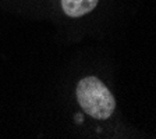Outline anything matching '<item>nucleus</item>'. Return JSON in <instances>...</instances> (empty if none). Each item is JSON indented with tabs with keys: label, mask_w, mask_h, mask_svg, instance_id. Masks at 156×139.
Listing matches in <instances>:
<instances>
[{
	"label": "nucleus",
	"mask_w": 156,
	"mask_h": 139,
	"mask_svg": "<svg viewBox=\"0 0 156 139\" xmlns=\"http://www.w3.org/2000/svg\"><path fill=\"white\" fill-rule=\"evenodd\" d=\"M98 0H62L63 11L68 17H82L96 7Z\"/></svg>",
	"instance_id": "obj_2"
},
{
	"label": "nucleus",
	"mask_w": 156,
	"mask_h": 139,
	"mask_svg": "<svg viewBox=\"0 0 156 139\" xmlns=\"http://www.w3.org/2000/svg\"><path fill=\"white\" fill-rule=\"evenodd\" d=\"M75 121H77V123H82V121H84V118H82V116H77V117H75Z\"/></svg>",
	"instance_id": "obj_3"
},
{
	"label": "nucleus",
	"mask_w": 156,
	"mask_h": 139,
	"mask_svg": "<svg viewBox=\"0 0 156 139\" xmlns=\"http://www.w3.org/2000/svg\"><path fill=\"white\" fill-rule=\"evenodd\" d=\"M77 99L85 113L96 120L109 118L116 107L112 92L96 77H87L78 82Z\"/></svg>",
	"instance_id": "obj_1"
}]
</instances>
